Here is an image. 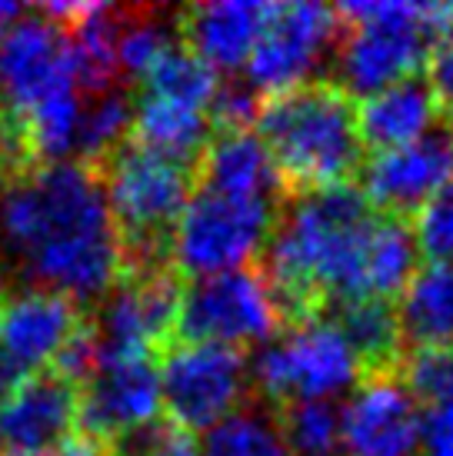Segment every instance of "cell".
<instances>
[{
	"label": "cell",
	"instance_id": "cell-1",
	"mask_svg": "<svg viewBox=\"0 0 453 456\" xmlns=\"http://www.w3.org/2000/svg\"><path fill=\"white\" fill-rule=\"evenodd\" d=\"M0 254L30 287L101 304L124 277V247L101 167L34 164L0 183Z\"/></svg>",
	"mask_w": 453,
	"mask_h": 456
},
{
	"label": "cell",
	"instance_id": "cell-2",
	"mask_svg": "<svg viewBox=\"0 0 453 456\" xmlns=\"http://www.w3.org/2000/svg\"><path fill=\"white\" fill-rule=\"evenodd\" d=\"M380 214L360 187L293 193L280 203L264 247V273L284 320L320 317L324 306L367 297V250Z\"/></svg>",
	"mask_w": 453,
	"mask_h": 456
},
{
	"label": "cell",
	"instance_id": "cell-3",
	"mask_svg": "<svg viewBox=\"0 0 453 456\" xmlns=\"http://www.w3.org/2000/svg\"><path fill=\"white\" fill-rule=\"evenodd\" d=\"M257 137L293 193L343 187L364 167L357 103L334 80H310L267 97L257 114Z\"/></svg>",
	"mask_w": 453,
	"mask_h": 456
},
{
	"label": "cell",
	"instance_id": "cell-4",
	"mask_svg": "<svg viewBox=\"0 0 453 456\" xmlns=\"http://www.w3.org/2000/svg\"><path fill=\"white\" fill-rule=\"evenodd\" d=\"M337 13L350 24L337 47V87L360 101L416 77L433 47L453 37V4L353 0Z\"/></svg>",
	"mask_w": 453,
	"mask_h": 456
},
{
	"label": "cell",
	"instance_id": "cell-5",
	"mask_svg": "<svg viewBox=\"0 0 453 456\" xmlns=\"http://www.w3.org/2000/svg\"><path fill=\"white\" fill-rule=\"evenodd\" d=\"M103 191L124 247V270L161 266L170 256V237L194 197V167L127 140L101 164Z\"/></svg>",
	"mask_w": 453,
	"mask_h": 456
},
{
	"label": "cell",
	"instance_id": "cell-6",
	"mask_svg": "<svg viewBox=\"0 0 453 456\" xmlns=\"http://www.w3.org/2000/svg\"><path fill=\"white\" fill-rule=\"evenodd\" d=\"M364 377L360 360L334 320L310 317L260 346L251 363L253 387L277 406L320 400L330 403L350 393Z\"/></svg>",
	"mask_w": 453,
	"mask_h": 456
},
{
	"label": "cell",
	"instance_id": "cell-7",
	"mask_svg": "<svg viewBox=\"0 0 453 456\" xmlns=\"http://www.w3.org/2000/svg\"><path fill=\"white\" fill-rule=\"evenodd\" d=\"M277 214L274 200H240L194 187L170 237V264L194 280L240 270L267 247Z\"/></svg>",
	"mask_w": 453,
	"mask_h": 456
},
{
	"label": "cell",
	"instance_id": "cell-8",
	"mask_svg": "<svg viewBox=\"0 0 453 456\" xmlns=\"http://www.w3.org/2000/svg\"><path fill=\"white\" fill-rule=\"evenodd\" d=\"M284 327L277 297L260 270L240 266L230 273L190 280L180 293L174 337L180 343L253 346L270 343Z\"/></svg>",
	"mask_w": 453,
	"mask_h": 456
},
{
	"label": "cell",
	"instance_id": "cell-9",
	"mask_svg": "<svg viewBox=\"0 0 453 456\" xmlns=\"http://www.w3.org/2000/svg\"><path fill=\"white\" fill-rule=\"evenodd\" d=\"M180 280L174 266H140L124 270L97 306L90 323L101 360H153V354L174 337L180 310Z\"/></svg>",
	"mask_w": 453,
	"mask_h": 456
},
{
	"label": "cell",
	"instance_id": "cell-10",
	"mask_svg": "<svg viewBox=\"0 0 453 456\" xmlns=\"http://www.w3.org/2000/svg\"><path fill=\"white\" fill-rule=\"evenodd\" d=\"M251 387L243 350L214 343H177L161 363V393L167 417L184 433H210L234 417Z\"/></svg>",
	"mask_w": 453,
	"mask_h": 456
},
{
	"label": "cell",
	"instance_id": "cell-11",
	"mask_svg": "<svg viewBox=\"0 0 453 456\" xmlns=\"http://www.w3.org/2000/svg\"><path fill=\"white\" fill-rule=\"evenodd\" d=\"M77 87L70 44L61 24L40 11L21 13L0 40V103L21 120ZM84 94V90H80Z\"/></svg>",
	"mask_w": 453,
	"mask_h": 456
},
{
	"label": "cell",
	"instance_id": "cell-12",
	"mask_svg": "<svg viewBox=\"0 0 453 456\" xmlns=\"http://www.w3.org/2000/svg\"><path fill=\"white\" fill-rule=\"evenodd\" d=\"M340 34V13L327 4H274L270 24L247 61V84L280 97L310 84Z\"/></svg>",
	"mask_w": 453,
	"mask_h": 456
},
{
	"label": "cell",
	"instance_id": "cell-13",
	"mask_svg": "<svg viewBox=\"0 0 453 456\" xmlns=\"http://www.w3.org/2000/svg\"><path fill=\"white\" fill-rule=\"evenodd\" d=\"M164 406L161 367L153 360H101L77 387V427L103 446L157 423Z\"/></svg>",
	"mask_w": 453,
	"mask_h": 456
},
{
	"label": "cell",
	"instance_id": "cell-14",
	"mask_svg": "<svg viewBox=\"0 0 453 456\" xmlns=\"http://www.w3.org/2000/svg\"><path fill=\"white\" fill-rule=\"evenodd\" d=\"M360 193L377 214H416L453 180V124L441 120L427 137L403 143L397 151L374 153L360 167Z\"/></svg>",
	"mask_w": 453,
	"mask_h": 456
},
{
	"label": "cell",
	"instance_id": "cell-15",
	"mask_svg": "<svg viewBox=\"0 0 453 456\" xmlns=\"http://www.w3.org/2000/svg\"><path fill=\"white\" fill-rule=\"evenodd\" d=\"M420 423V403L400 373H374L340 410V446L347 456H416Z\"/></svg>",
	"mask_w": 453,
	"mask_h": 456
},
{
	"label": "cell",
	"instance_id": "cell-16",
	"mask_svg": "<svg viewBox=\"0 0 453 456\" xmlns=\"http://www.w3.org/2000/svg\"><path fill=\"white\" fill-rule=\"evenodd\" d=\"M77 433V387L44 370L0 403V456H61Z\"/></svg>",
	"mask_w": 453,
	"mask_h": 456
},
{
	"label": "cell",
	"instance_id": "cell-17",
	"mask_svg": "<svg viewBox=\"0 0 453 456\" xmlns=\"http://www.w3.org/2000/svg\"><path fill=\"white\" fill-rule=\"evenodd\" d=\"M84 320L77 304L51 290H21L4 297L0 304V354L11 360L24 377L44 373L57 363L67 340Z\"/></svg>",
	"mask_w": 453,
	"mask_h": 456
},
{
	"label": "cell",
	"instance_id": "cell-18",
	"mask_svg": "<svg viewBox=\"0 0 453 456\" xmlns=\"http://www.w3.org/2000/svg\"><path fill=\"white\" fill-rule=\"evenodd\" d=\"M274 4L260 0H220L197 4L180 13V34L190 51L210 70H240L247 67L260 34L270 24Z\"/></svg>",
	"mask_w": 453,
	"mask_h": 456
},
{
	"label": "cell",
	"instance_id": "cell-19",
	"mask_svg": "<svg viewBox=\"0 0 453 456\" xmlns=\"http://www.w3.org/2000/svg\"><path fill=\"white\" fill-rule=\"evenodd\" d=\"M197 191L240 197V200L284 203V180L267 153L264 140L251 130H220L194 167Z\"/></svg>",
	"mask_w": 453,
	"mask_h": 456
},
{
	"label": "cell",
	"instance_id": "cell-20",
	"mask_svg": "<svg viewBox=\"0 0 453 456\" xmlns=\"http://www.w3.org/2000/svg\"><path fill=\"white\" fill-rule=\"evenodd\" d=\"M443 107L437 94L424 77H410L393 87L380 90L374 97H364L357 107V130L364 151L374 153L397 151L403 143L427 137L443 120Z\"/></svg>",
	"mask_w": 453,
	"mask_h": 456
},
{
	"label": "cell",
	"instance_id": "cell-21",
	"mask_svg": "<svg viewBox=\"0 0 453 456\" xmlns=\"http://www.w3.org/2000/svg\"><path fill=\"white\" fill-rule=\"evenodd\" d=\"M130 140L147 147V151L180 160V164L197 167L201 153L214 140V124L210 114L190 103L164 101L151 94L134 97V130Z\"/></svg>",
	"mask_w": 453,
	"mask_h": 456
},
{
	"label": "cell",
	"instance_id": "cell-22",
	"mask_svg": "<svg viewBox=\"0 0 453 456\" xmlns=\"http://www.w3.org/2000/svg\"><path fill=\"white\" fill-rule=\"evenodd\" d=\"M403 343L416 350H453V260L427 264L400 293Z\"/></svg>",
	"mask_w": 453,
	"mask_h": 456
},
{
	"label": "cell",
	"instance_id": "cell-23",
	"mask_svg": "<svg viewBox=\"0 0 453 456\" xmlns=\"http://www.w3.org/2000/svg\"><path fill=\"white\" fill-rule=\"evenodd\" d=\"M334 323L347 337L350 350L360 360L364 377L374 373H393L400 367V317L391 300L380 297H360L350 304L334 306Z\"/></svg>",
	"mask_w": 453,
	"mask_h": 456
},
{
	"label": "cell",
	"instance_id": "cell-24",
	"mask_svg": "<svg viewBox=\"0 0 453 456\" xmlns=\"http://www.w3.org/2000/svg\"><path fill=\"white\" fill-rule=\"evenodd\" d=\"M416 240L414 230L403 224L400 216L380 214L370 250H367V297L391 300L407 290V283L416 273Z\"/></svg>",
	"mask_w": 453,
	"mask_h": 456
},
{
	"label": "cell",
	"instance_id": "cell-25",
	"mask_svg": "<svg viewBox=\"0 0 453 456\" xmlns=\"http://www.w3.org/2000/svg\"><path fill=\"white\" fill-rule=\"evenodd\" d=\"M220 80L210 67L203 64L197 53L190 51L187 44L177 40L174 47H167L147 74L140 77V94H151V97H164V101L190 103V107H201L207 110L214 101Z\"/></svg>",
	"mask_w": 453,
	"mask_h": 456
},
{
	"label": "cell",
	"instance_id": "cell-26",
	"mask_svg": "<svg viewBox=\"0 0 453 456\" xmlns=\"http://www.w3.org/2000/svg\"><path fill=\"white\" fill-rule=\"evenodd\" d=\"M130 130H134V97L124 87L90 97L84 107L80 137H77L80 164L101 167L117 147H124Z\"/></svg>",
	"mask_w": 453,
	"mask_h": 456
},
{
	"label": "cell",
	"instance_id": "cell-27",
	"mask_svg": "<svg viewBox=\"0 0 453 456\" xmlns=\"http://www.w3.org/2000/svg\"><path fill=\"white\" fill-rule=\"evenodd\" d=\"M201 456H290L280 427L264 410H237L203 436Z\"/></svg>",
	"mask_w": 453,
	"mask_h": 456
},
{
	"label": "cell",
	"instance_id": "cell-28",
	"mask_svg": "<svg viewBox=\"0 0 453 456\" xmlns=\"http://www.w3.org/2000/svg\"><path fill=\"white\" fill-rule=\"evenodd\" d=\"M277 427L290 456H337L340 413L334 403L307 400L277 406Z\"/></svg>",
	"mask_w": 453,
	"mask_h": 456
},
{
	"label": "cell",
	"instance_id": "cell-29",
	"mask_svg": "<svg viewBox=\"0 0 453 456\" xmlns=\"http://www.w3.org/2000/svg\"><path fill=\"white\" fill-rule=\"evenodd\" d=\"M177 44L174 24L157 13H127L120 24V37H117V61H120V74L144 77L153 67V61Z\"/></svg>",
	"mask_w": 453,
	"mask_h": 456
},
{
	"label": "cell",
	"instance_id": "cell-30",
	"mask_svg": "<svg viewBox=\"0 0 453 456\" xmlns=\"http://www.w3.org/2000/svg\"><path fill=\"white\" fill-rule=\"evenodd\" d=\"M410 230H414L416 250L427 256L430 264L453 260V180L416 210Z\"/></svg>",
	"mask_w": 453,
	"mask_h": 456
},
{
	"label": "cell",
	"instance_id": "cell-31",
	"mask_svg": "<svg viewBox=\"0 0 453 456\" xmlns=\"http://www.w3.org/2000/svg\"><path fill=\"white\" fill-rule=\"evenodd\" d=\"M403 383L427 406L453 396V350H414L403 363Z\"/></svg>",
	"mask_w": 453,
	"mask_h": 456
},
{
	"label": "cell",
	"instance_id": "cell-32",
	"mask_svg": "<svg viewBox=\"0 0 453 456\" xmlns=\"http://www.w3.org/2000/svg\"><path fill=\"white\" fill-rule=\"evenodd\" d=\"M113 450H117V456H201L197 440L180 427H174L170 419L130 433L127 440L113 444Z\"/></svg>",
	"mask_w": 453,
	"mask_h": 456
},
{
	"label": "cell",
	"instance_id": "cell-33",
	"mask_svg": "<svg viewBox=\"0 0 453 456\" xmlns=\"http://www.w3.org/2000/svg\"><path fill=\"white\" fill-rule=\"evenodd\" d=\"M207 114H210V124L214 130H247L251 120H257L260 114V94L243 80H226L220 84L214 94V101L207 107Z\"/></svg>",
	"mask_w": 453,
	"mask_h": 456
},
{
	"label": "cell",
	"instance_id": "cell-34",
	"mask_svg": "<svg viewBox=\"0 0 453 456\" xmlns=\"http://www.w3.org/2000/svg\"><path fill=\"white\" fill-rule=\"evenodd\" d=\"M420 453L424 456H453V396L424 410L420 423Z\"/></svg>",
	"mask_w": 453,
	"mask_h": 456
},
{
	"label": "cell",
	"instance_id": "cell-35",
	"mask_svg": "<svg viewBox=\"0 0 453 456\" xmlns=\"http://www.w3.org/2000/svg\"><path fill=\"white\" fill-rule=\"evenodd\" d=\"M430 87L447 110V120L453 124V37L441 40L430 53Z\"/></svg>",
	"mask_w": 453,
	"mask_h": 456
},
{
	"label": "cell",
	"instance_id": "cell-36",
	"mask_svg": "<svg viewBox=\"0 0 453 456\" xmlns=\"http://www.w3.org/2000/svg\"><path fill=\"white\" fill-rule=\"evenodd\" d=\"M21 383H24V373L13 367L7 356L0 354V403H4V400H7Z\"/></svg>",
	"mask_w": 453,
	"mask_h": 456
},
{
	"label": "cell",
	"instance_id": "cell-37",
	"mask_svg": "<svg viewBox=\"0 0 453 456\" xmlns=\"http://www.w3.org/2000/svg\"><path fill=\"white\" fill-rule=\"evenodd\" d=\"M21 7H17V4H7V0H0V40H4V34H7V30H11V24L13 20H17V17H21Z\"/></svg>",
	"mask_w": 453,
	"mask_h": 456
},
{
	"label": "cell",
	"instance_id": "cell-38",
	"mask_svg": "<svg viewBox=\"0 0 453 456\" xmlns=\"http://www.w3.org/2000/svg\"><path fill=\"white\" fill-rule=\"evenodd\" d=\"M0 304H4V266H0Z\"/></svg>",
	"mask_w": 453,
	"mask_h": 456
},
{
	"label": "cell",
	"instance_id": "cell-39",
	"mask_svg": "<svg viewBox=\"0 0 453 456\" xmlns=\"http://www.w3.org/2000/svg\"><path fill=\"white\" fill-rule=\"evenodd\" d=\"M4 120H7V114H4V103H0V130H4Z\"/></svg>",
	"mask_w": 453,
	"mask_h": 456
}]
</instances>
